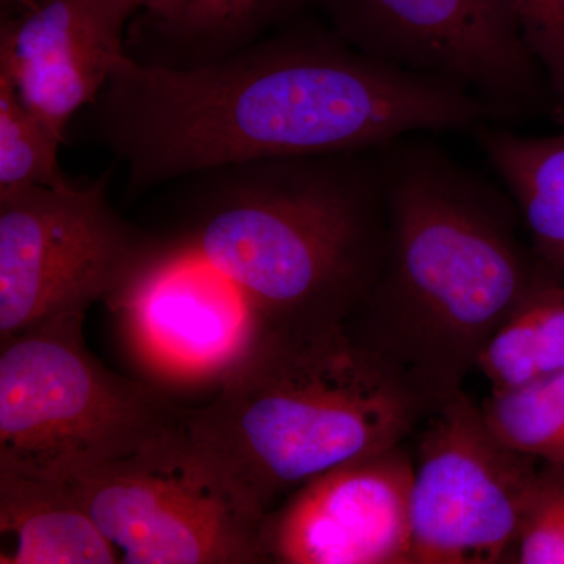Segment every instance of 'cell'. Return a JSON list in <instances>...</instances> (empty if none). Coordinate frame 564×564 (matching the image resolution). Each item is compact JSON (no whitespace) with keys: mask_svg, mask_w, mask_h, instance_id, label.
Masks as SVG:
<instances>
[{"mask_svg":"<svg viewBox=\"0 0 564 564\" xmlns=\"http://www.w3.org/2000/svg\"><path fill=\"white\" fill-rule=\"evenodd\" d=\"M79 115L126 166L129 193L229 163L373 151L492 122L463 85L369 57L328 24L293 20L202 65L131 54Z\"/></svg>","mask_w":564,"mask_h":564,"instance_id":"1","label":"cell"},{"mask_svg":"<svg viewBox=\"0 0 564 564\" xmlns=\"http://www.w3.org/2000/svg\"><path fill=\"white\" fill-rule=\"evenodd\" d=\"M388 240L344 326L433 410L463 391L481 351L551 267L522 240L510 193L422 133L378 148Z\"/></svg>","mask_w":564,"mask_h":564,"instance_id":"2","label":"cell"},{"mask_svg":"<svg viewBox=\"0 0 564 564\" xmlns=\"http://www.w3.org/2000/svg\"><path fill=\"white\" fill-rule=\"evenodd\" d=\"M256 159L182 177L162 231L239 288L263 329L344 325L388 240L377 152Z\"/></svg>","mask_w":564,"mask_h":564,"instance_id":"3","label":"cell"},{"mask_svg":"<svg viewBox=\"0 0 564 564\" xmlns=\"http://www.w3.org/2000/svg\"><path fill=\"white\" fill-rule=\"evenodd\" d=\"M432 411L344 325L263 329L214 399L188 408L185 425L267 516L318 475L406 444Z\"/></svg>","mask_w":564,"mask_h":564,"instance_id":"4","label":"cell"},{"mask_svg":"<svg viewBox=\"0 0 564 564\" xmlns=\"http://www.w3.org/2000/svg\"><path fill=\"white\" fill-rule=\"evenodd\" d=\"M84 321L65 315L0 343V473L69 484L184 422L187 406L91 355Z\"/></svg>","mask_w":564,"mask_h":564,"instance_id":"5","label":"cell"},{"mask_svg":"<svg viewBox=\"0 0 564 564\" xmlns=\"http://www.w3.org/2000/svg\"><path fill=\"white\" fill-rule=\"evenodd\" d=\"M63 485L84 505L118 563L263 564L265 516L196 445L185 419L140 451Z\"/></svg>","mask_w":564,"mask_h":564,"instance_id":"6","label":"cell"},{"mask_svg":"<svg viewBox=\"0 0 564 564\" xmlns=\"http://www.w3.org/2000/svg\"><path fill=\"white\" fill-rule=\"evenodd\" d=\"M109 177L0 196V343L109 304L161 245L109 202Z\"/></svg>","mask_w":564,"mask_h":564,"instance_id":"7","label":"cell"},{"mask_svg":"<svg viewBox=\"0 0 564 564\" xmlns=\"http://www.w3.org/2000/svg\"><path fill=\"white\" fill-rule=\"evenodd\" d=\"M356 51L463 85L497 124L524 120L547 85L507 0H310Z\"/></svg>","mask_w":564,"mask_h":564,"instance_id":"8","label":"cell"},{"mask_svg":"<svg viewBox=\"0 0 564 564\" xmlns=\"http://www.w3.org/2000/svg\"><path fill=\"white\" fill-rule=\"evenodd\" d=\"M415 434L413 564H507L541 463L508 447L464 391Z\"/></svg>","mask_w":564,"mask_h":564,"instance_id":"9","label":"cell"},{"mask_svg":"<svg viewBox=\"0 0 564 564\" xmlns=\"http://www.w3.org/2000/svg\"><path fill=\"white\" fill-rule=\"evenodd\" d=\"M159 234L158 250L106 306L139 380L174 400L217 392L262 322L228 278Z\"/></svg>","mask_w":564,"mask_h":564,"instance_id":"10","label":"cell"},{"mask_svg":"<svg viewBox=\"0 0 564 564\" xmlns=\"http://www.w3.org/2000/svg\"><path fill=\"white\" fill-rule=\"evenodd\" d=\"M406 444L340 464L263 519V564H413Z\"/></svg>","mask_w":564,"mask_h":564,"instance_id":"11","label":"cell"},{"mask_svg":"<svg viewBox=\"0 0 564 564\" xmlns=\"http://www.w3.org/2000/svg\"><path fill=\"white\" fill-rule=\"evenodd\" d=\"M141 0H32L0 24V76L65 143L70 121L131 57L124 35Z\"/></svg>","mask_w":564,"mask_h":564,"instance_id":"12","label":"cell"},{"mask_svg":"<svg viewBox=\"0 0 564 564\" xmlns=\"http://www.w3.org/2000/svg\"><path fill=\"white\" fill-rule=\"evenodd\" d=\"M2 564H117L118 556L68 486L0 473Z\"/></svg>","mask_w":564,"mask_h":564,"instance_id":"13","label":"cell"},{"mask_svg":"<svg viewBox=\"0 0 564 564\" xmlns=\"http://www.w3.org/2000/svg\"><path fill=\"white\" fill-rule=\"evenodd\" d=\"M473 133L510 193L534 252L564 274V133L525 135L497 122Z\"/></svg>","mask_w":564,"mask_h":564,"instance_id":"14","label":"cell"},{"mask_svg":"<svg viewBox=\"0 0 564 564\" xmlns=\"http://www.w3.org/2000/svg\"><path fill=\"white\" fill-rule=\"evenodd\" d=\"M310 0H191L172 22H137L144 63L202 65L243 50L288 24ZM139 61V58H137Z\"/></svg>","mask_w":564,"mask_h":564,"instance_id":"15","label":"cell"},{"mask_svg":"<svg viewBox=\"0 0 564 564\" xmlns=\"http://www.w3.org/2000/svg\"><path fill=\"white\" fill-rule=\"evenodd\" d=\"M477 370L497 391L564 372V284L538 285L494 334Z\"/></svg>","mask_w":564,"mask_h":564,"instance_id":"16","label":"cell"},{"mask_svg":"<svg viewBox=\"0 0 564 564\" xmlns=\"http://www.w3.org/2000/svg\"><path fill=\"white\" fill-rule=\"evenodd\" d=\"M485 421L508 447L564 466V372L514 389H491Z\"/></svg>","mask_w":564,"mask_h":564,"instance_id":"17","label":"cell"},{"mask_svg":"<svg viewBox=\"0 0 564 564\" xmlns=\"http://www.w3.org/2000/svg\"><path fill=\"white\" fill-rule=\"evenodd\" d=\"M62 144L0 76V196L68 184L58 162Z\"/></svg>","mask_w":564,"mask_h":564,"instance_id":"18","label":"cell"},{"mask_svg":"<svg viewBox=\"0 0 564 564\" xmlns=\"http://www.w3.org/2000/svg\"><path fill=\"white\" fill-rule=\"evenodd\" d=\"M564 564V466L541 463L507 564Z\"/></svg>","mask_w":564,"mask_h":564,"instance_id":"19","label":"cell"},{"mask_svg":"<svg viewBox=\"0 0 564 564\" xmlns=\"http://www.w3.org/2000/svg\"><path fill=\"white\" fill-rule=\"evenodd\" d=\"M549 95L564 111V0H507Z\"/></svg>","mask_w":564,"mask_h":564,"instance_id":"20","label":"cell"},{"mask_svg":"<svg viewBox=\"0 0 564 564\" xmlns=\"http://www.w3.org/2000/svg\"><path fill=\"white\" fill-rule=\"evenodd\" d=\"M191 0H141L144 17L148 22H172L181 17L182 11L187 9Z\"/></svg>","mask_w":564,"mask_h":564,"instance_id":"21","label":"cell"},{"mask_svg":"<svg viewBox=\"0 0 564 564\" xmlns=\"http://www.w3.org/2000/svg\"><path fill=\"white\" fill-rule=\"evenodd\" d=\"M32 0H0L2 18L17 17L22 10L28 9Z\"/></svg>","mask_w":564,"mask_h":564,"instance_id":"22","label":"cell"}]
</instances>
